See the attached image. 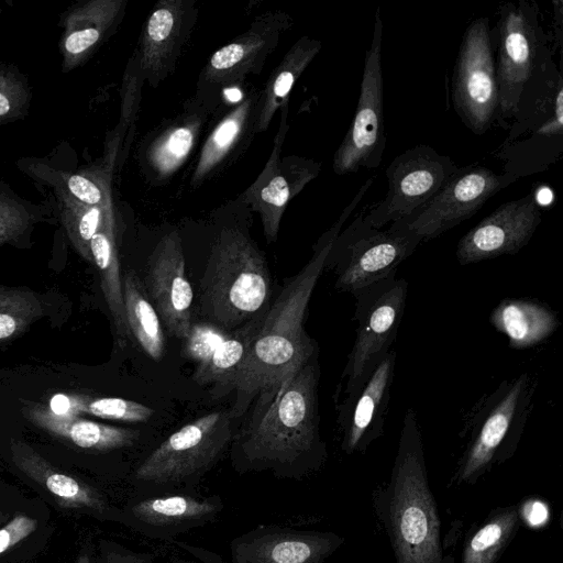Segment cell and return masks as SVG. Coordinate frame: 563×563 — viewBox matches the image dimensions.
<instances>
[{
	"mask_svg": "<svg viewBox=\"0 0 563 563\" xmlns=\"http://www.w3.org/2000/svg\"><path fill=\"white\" fill-rule=\"evenodd\" d=\"M146 292L167 331L184 341L192 324L194 292L177 232L165 235L153 250L147 263Z\"/></svg>",
	"mask_w": 563,
	"mask_h": 563,
	"instance_id": "cell-18",
	"label": "cell"
},
{
	"mask_svg": "<svg viewBox=\"0 0 563 563\" xmlns=\"http://www.w3.org/2000/svg\"><path fill=\"white\" fill-rule=\"evenodd\" d=\"M229 333L230 331L208 321L192 323L184 340L185 354L199 364L213 352Z\"/></svg>",
	"mask_w": 563,
	"mask_h": 563,
	"instance_id": "cell-36",
	"label": "cell"
},
{
	"mask_svg": "<svg viewBox=\"0 0 563 563\" xmlns=\"http://www.w3.org/2000/svg\"><path fill=\"white\" fill-rule=\"evenodd\" d=\"M0 517H1V515H0Z\"/></svg>",
	"mask_w": 563,
	"mask_h": 563,
	"instance_id": "cell-46",
	"label": "cell"
},
{
	"mask_svg": "<svg viewBox=\"0 0 563 563\" xmlns=\"http://www.w3.org/2000/svg\"><path fill=\"white\" fill-rule=\"evenodd\" d=\"M219 495L189 493L136 496L123 509L126 526L154 539H172L213 521L223 510Z\"/></svg>",
	"mask_w": 563,
	"mask_h": 563,
	"instance_id": "cell-19",
	"label": "cell"
},
{
	"mask_svg": "<svg viewBox=\"0 0 563 563\" xmlns=\"http://www.w3.org/2000/svg\"><path fill=\"white\" fill-rule=\"evenodd\" d=\"M42 313V302L35 294L0 287V341L15 336Z\"/></svg>",
	"mask_w": 563,
	"mask_h": 563,
	"instance_id": "cell-33",
	"label": "cell"
},
{
	"mask_svg": "<svg viewBox=\"0 0 563 563\" xmlns=\"http://www.w3.org/2000/svg\"><path fill=\"white\" fill-rule=\"evenodd\" d=\"M70 194L86 206H101L103 194L100 187L81 175H71L67 180Z\"/></svg>",
	"mask_w": 563,
	"mask_h": 563,
	"instance_id": "cell-38",
	"label": "cell"
},
{
	"mask_svg": "<svg viewBox=\"0 0 563 563\" xmlns=\"http://www.w3.org/2000/svg\"><path fill=\"white\" fill-rule=\"evenodd\" d=\"M109 219L110 214L102 205L87 206L76 214L69 228V234L78 252L89 262H92L90 241Z\"/></svg>",
	"mask_w": 563,
	"mask_h": 563,
	"instance_id": "cell-35",
	"label": "cell"
},
{
	"mask_svg": "<svg viewBox=\"0 0 563 563\" xmlns=\"http://www.w3.org/2000/svg\"><path fill=\"white\" fill-rule=\"evenodd\" d=\"M490 323L507 335L512 349L541 343L558 328L559 319L547 306L523 299H504L490 313Z\"/></svg>",
	"mask_w": 563,
	"mask_h": 563,
	"instance_id": "cell-24",
	"label": "cell"
},
{
	"mask_svg": "<svg viewBox=\"0 0 563 563\" xmlns=\"http://www.w3.org/2000/svg\"><path fill=\"white\" fill-rule=\"evenodd\" d=\"M101 36L99 27H86L70 33L65 41V49L70 55H80L98 43Z\"/></svg>",
	"mask_w": 563,
	"mask_h": 563,
	"instance_id": "cell-39",
	"label": "cell"
},
{
	"mask_svg": "<svg viewBox=\"0 0 563 563\" xmlns=\"http://www.w3.org/2000/svg\"><path fill=\"white\" fill-rule=\"evenodd\" d=\"M199 126L200 121L192 118L175 124L156 140L148 159L159 176H168L184 163L195 144Z\"/></svg>",
	"mask_w": 563,
	"mask_h": 563,
	"instance_id": "cell-32",
	"label": "cell"
},
{
	"mask_svg": "<svg viewBox=\"0 0 563 563\" xmlns=\"http://www.w3.org/2000/svg\"><path fill=\"white\" fill-rule=\"evenodd\" d=\"M123 301L126 324L143 352L154 361H159L165 351V335L161 319L148 299L146 289L132 272L122 277Z\"/></svg>",
	"mask_w": 563,
	"mask_h": 563,
	"instance_id": "cell-28",
	"label": "cell"
},
{
	"mask_svg": "<svg viewBox=\"0 0 563 563\" xmlns=\"http://www.w3.org/2000/svg\"><path fill=\"white\" fill-rule=\"evenodd\" d=\"M396 357L390 349L339 407L341 448L346 454L364 453L383 434Z\"/></svg>",
	"mask_w": 563,
	"mask_h": 563,
	"instance_id": "cell-17",
	"label": "cell"
},
{
	"mask_svg": "<svg viewBox=\"0 0 563 563\" xmlns=\"http://www.w3.org/2000/svg\"><path fill=\"white\" fill-rule=\"evenodd\" d=\"M515 181V177L486 166L459 167L423 207L391 224L415 233L421 241L434 239L473 217L488 199Z\"/></svg>",
	"mask_w": 563,
	"mask_h": 563,
	"instance_id": "cell-14",
	"label": "cell"
},
{
	"mask_svg": "<svg viewBox=\"0 0 563 563\" xmlns=\"http://www.w3.org/2000/svg\"><path fill=\"white\" fill-rule=\"evenodd\" d=\"M528 374L504 380L479 402L472 416L470 439L451 483L474 485L494 466L510 459L519 444L532 401Z\"/></svg>",
	"mask_w": 563,
	"mask_h": 563,
	"instance_id": "cell-8",
	"label": "cell"
},
{
	"mask_svg": "<svg viewBox=\"0 0 563 563\" xmlns=\"http://www.w3.org/2000/svg\"><path fill=\"white\" fill-rule=\"evenodd\" d=\"M37 519L25 514H18L0 529V554L29 537L36 528Z\"/></svg>",
	"mask_w": 563,
	"mask_h": 563,
	"instance_id": "cell-37",
	"label": "cell"
},
{
	"mask_svg": "<svg viewBox=\"0 0 563 563\" xmlns=\"http://www.w3.org/2000/svg\"><path fill=\"white\" fill-rule=\"evenodd\" d=\"M541 18L536 1H505L489 26L499 100L496 124L506 130L523 90L554 60L555 48Z\"/></svg>",
	"mask_w": 563,
	"mask_h": 563,
	"instance_id": "cell-5",
	"label": "cell"
},
{
	"mask_svg": "<svg viewBox=\"0 0 563 563\" xmlns=\"http://www.w3.org/2000/svg\"><path fill=\"white\" fill-rule=\"evenodd\" d=\"M256 99L252 97L243 101L216 126L202 147L195 168L192 184L206 178L230 154L242 137L249 119L253 117L257 108Z\"/></svg>",
	"mask_w": 563,
	"mask_h": 563,
	"instance_id": "cell-31",
	"label": "cell"
},
{
	"mask_svg": "<svg viewBox=\"0 0 563 563\" xmlns=\"http://www.w3.org/2000/svg\"><path fill=\"white\" fill-rule=\"evenodd\" d=\"M508 134L493 155L515 177L548 170L563 154V76L553 60L522 92Z\"/></svg>",
	"mask_w": 563,
	"mask_h": 563,
	"instance_id": "cell-6",
	"label": "cell"
},
{
	"mask_svg": "<svg viewBox=\"0 0 563 563\" xmlns=\"http://www.w3.org/2000/svg\"><path fill=\"white\" fill-rule=\"evenodd\" d=\"M26 416L47 432L79 448L98 452L131 448L139 442L141 435L137 430L103 424L78 416H57L41 405L27 407Z\"/></svg>",
	"mask_w": 563,
	"mask_h": 563,
	"instance_id": "cell-21",
	"label": "cell"
},
{
	"mask_svg": "<svg viewBox=\"0 0 563 563\" xmlns=\"http://www.w3.org/2000/svg\"><path fill=\"white\" fill-rule=\"evenodd\" d=\"M269 297V271L254 243L239 231H223L201 279L203 317L231 332L264 314Z\"/></svg>",
	"mask_w": 563,
	"mask_h": 563,
	"instance_id": "cell-4",
	"label": "cell"
},
{
	"mask_svg": "<svg viewBox=\"0 0 563 563\" xmlns=\"http://www.w3.org/2000/svg\"><path fill=\"white\" fill-rule=\"evenodd\" d=\"M10 110V101L7 96L0 92V115H4Z\"/></svg>",
	"mask_w": 563,
	"mask_h": 563,
	"instance_id": "cell-44",
	"label": "cell"
},
{
	"mask_svg": "<svg viewBox=\"0 0 563 563\" xmlns=\"http://www.w3.org/2000/svg\"><path fill=\"white\" fill-rule=\"evenodd\" d=\"M344 538L331 531L262 525L230 544L231 563H324Z\"/></svg>",
	"mask_w": 563,
	"mask_h": 563,
	"instance_id": "cell-16",
	"label": "cell"
},
{
	"mask_svg": "<svg viewBox=\"0 0 563 563\" xmlns=\"http://www.w3.org/2000/svg\"><path fill=\"white\" fill-rule=\"evenodd\" d=\"M541 220V207L533 192L507 201L461 238L456 258L461 265H468L516 254L529 243Z\"/></svg>",
	"mask_w": 563,
	"mask_h": 563,
	"instance_id": "cell-15",
	"label": "cell"
},
{
	"mask_svg": "<svg viewBox=\"0 0 563 563\" xmlns=\"http://www.w3.org/2000/svg\"><path fill=\"white\" fill-rule=\"evenodd\" d=\"M16 464L35 475L57 499L75 507L87 508L101 517L126 526L123 510L113 508L99 493L77 479L53 470L30 448L21 443L12 445Z\"/></svg>",
	"mask_w": 563,
	"mask_h": 563,
	"instance_id": "cell-23",
	"label": "cell"
},
{
	"mask_svg": "<svg viewBox=\"0 0 563 563\" xmlns=\"http://www.w3.org/2000/svg\"><path fill=\"white\" fill-rule=\"evenodd\" d=\"M77 563H90L89 556L87 554L81 555Z\"/></svg>",
	"mask_w": 563,
	"mask_h": 563,
	"instance_id": "cell-45",
	"label": "cell"
},
{
	"mask_svg": "<svg viewBox=\"0 0 563 563\" xmlns=\"http://www.w3.org/2000/svg\"><path fill=\"white\" fill-rule=\"evenodd\" d=\"M282 25L277 18L261 19L247 33L214 52L205 69L206 80L232 82L249 73L269 54Z\"/></svg>",
	"mask_w": 563,
	"mask_h": 563,
	"instance_id": "cell-22",
	"label": "cell"
},
{
	"mask_svg": "<svg viewBox=\"0 0 563 563\" xmlns=\"http://www.w3.org/2000/svg\"><path fill=\"white\" fill-rule=\"evenodd\" d=\"M522 508L529 510V516H526L523 518H527L534 526L543 522L544 519L547 518V508L543 504L539 501L532 504L527 503Z\"/></svg>",
	"mask_w": 563,
	"mask_h": 563,
	"instance_id": "cell-43",
	"label": "cell"
},
{
	"mask_svg": "<svg viewBox=\"0 0 563 563\" xmlns=\"http://www.w3.org/2000/svg\"><path fill=\"white\" fill-rule=\"evenodd\" d=\"M285 109L286 107L282 112V126L271 159L244 195L245 201L261 216L267 242L276 239L282 216L289 200L320 172V164L311 159L290 157L284 162L279 161L280 146L286 133Z\"/></svg>",
	"mask_w": 563,
	"mask_h": 563,
	"instance_id": "cell-20",
	"label": "cell"
},
{
	"mask_svg": "<svg viewBox=\"0 0 563 563\" xmlns=\"http://www.w3.org/2000/svg\"><path fill=\"white\" fill-rule=\"evenodd\" d=\"M185 3L163 1L150 15L143 33L141 69L151 77L165 71L179 45Z\"/></svg>",
	"mask_w": 563,
	"mask_h": 563,
	"instance_id": "cell-25",
	"label": "cell"
},
{
	"mask_svg": "<svg viewBox=\"0 0 563 563\" xmlns=\"http://www.w3.org/2000/svg\"><path fill=\"white\" fill-rule=\"evenodd\" d=\"M372 503L396 563H446L422 434L411 408L404 417L390 476L373 490Z\"/></svg>",
	"mask_w": 563,
	"mask_h": 563,
	"instance_id": "cell-3",
	"label": "cell"
},
{
	"mask_svg": "<svg viewBox=\"0 0 563 563\" xmlns=\"http://www.w3.org/2000/svg\"><path fill=\"white\" fill-rule=\"evenodd\" d=\"M552 4H553V12H554V15H553L554 33L551 35V38H552L554 48L556 49V47H559L561 49L562 48V26H563V22H562L563 3L561 0H554L552 2Z\"/></svg>",
	"mask_w": 563,
	"mask_h": 563,
	"instance_id": "cell-42",
	"label": "cell"
},
{
	"mask_svg": "<svg viewBox=\"0 0 563 563\" xmlns=\"http://www.w3.org/2000/svg\"><path fill=\"white\" fill-rule=\"evenodd\" d=\"M92 262L100 275L101 289L110 310L117 334L122 344L129 339L122 276L115 245L112 219H109L93 235L89 244Z\"/></svg>",
	"mask_w": 563,
	"mask_h": 563,
	"instance_id": "cell-30",
	"label": "cell"
},
{
	"mask_svg": "<svg viewBox=\"0 0 563 563\" xmlns=\"http://www.w3.org/2000/svg\"><path fill=\"white\" fill-rule=\"evenodd\" d=\"M363 212L339 233L325 262L336 275L335 287L351 295L396 275L399 264L422 242L396 224L386 230L368 227Z\"/></svg>",
	"mask_w": 563,
	"mask_h": 563,
	"instance_id": "cell-9",
	"label": "cell"
},
{
	"mask_svg": "<svg viewBox=\"0 0 563 563\" xmlns=\"http://www.w3.org/2000/svg\"><path fill=\"white\" fill-rule=\"evenodd\" d=\"M489 26L487 16H478L466 26L452 75L453 108L476 135L496 125L499 109Z\"/></svg>",
	"mask_w": 563,
	"mask_h": 563,
	"instance_id": "cell-12",
	"label": "cell"
},
{
	"mask_svg": "<svg viewBox=\"0 0 563 563\" xmlns=\"http://www.w3.org/2000/svg\"><path fill=\"white\" fill-rule=\"evenodd\" d=\"M383 21L375 10L371 43L366 49L361 90L351 125L333 156L338 175L379 166L386 147L382 69Z\"/></svg>",
	"mask_w": 563,
	"mask_h": 563,
	"instance_id": "cell-11",
	"label": "cell"
},
{
	"mask_svg": "<svg viewBox=\"0 0 563 563\" xmlns=\"http://www.w3.org/2000/svg\"><path fill=\"white\" fill-rule=\"evenodd\" d=\"M407 291V282L394 275L353 295L357 327L342 375L346 379L345 395L351 394L391 349L405 311Z\"/></svg>",
	"mask_w": 563,
	"mask_h": 563,
	"instance_id": "cell-10",
	"label": "cell"
},
{
	"mask_svg": "<svg viewBox=\"0 0 563 563\" xmlns=\"http://www.w3.org/2000/svg\"><path fill=\"white\" fill-rule=\"evenodd\" d=\"M231 420L229 412L213 411L172 433L135 467L136 496L197 494L201 477L233 440Z\"/></svg>",
	"mask_w": 563,
	"mask_h": 563,
	"instance_id": "cell-7",
	"label": "cell"
},
{
	"mask_svg": "<svg viewBox=\"0 0 563 563\" xmlns=\"http://www.w3.org/2000/svg\"><path fill=\"white\" fill-rule=\"evenodd\" d=\"M320 41L308 36L301 37L285 55L275 69L260 97L255 120V132L264 131L279 107H285L288 95L302 71L319 53Z\"/></svg>",
	"mask_w": 563,
	"mask_h": 563,
	"instance_id": "cell-27",
	"label": "cell"
},
{
	"mask_svg": "<svg viewBox=\"0 0 563 563\" xmlns=\"http://www.w3.org/2000/svg\"><path fill=\"white\" fill-rule=\"evenodd\" d=\"M373 180L369 177L360 187L336 222L319 239L310 261L287 280L264 313L231 386V390L236 391L229 411L232 419L243 416L253 401H269L279 387L317 354V344L303 327L307 307L336 236Z\"/></svg>",
	"mask_w": 563,
	"mask_h": 563,
	"instance_id": "cell-1",
	"label": "cell"
},
{
	"mask_svg": "<svg viewBox=\"0 0 563 563\" xmlns=\"http://www.w3.org/2000/svg\"><path fill=\"white\" fill-rule=\"evenodd\" d=\"M79 412L102 419L125 422H145L151 419L154 410L151 407L130 399L119 397L91 398L81 395Z\"/></svg>",
	"mask_w": 563,
	"mask_h": 563,
	"instance_id": "cell-34",
	"label": "cell"
},
{
	"mask_svg": "<svg viewBox=\"0 0 563 563\" xmlns=\"http://www.w3.org/2000/svg\"><path fill=\"white\" fill-rule=\"evenodd\" d=\"M81 395H54L46 407L52 413L57 416H77L80 409Z\"/></svg>",
	"mask_w": 563,
	"mask_h": 563,
	"instance_id": "cell-41",
	"label": "cell"
},
{
	"mask_svg": "<svg viewBox=\"0 0 563 563\" xmlns=\"http://www.w3.org/2000/svg\"><path fill=\"white\" fill-rule=\"evenodd\" d=\"M317 354L267 402H254L250 420L232 441L231 461L241 474L272 471L299 479L327 459L319 430Z\"/></svg>",
	"mask_w": 563,
	"mask_h": 563,
	"instance_id": "cell-2",
	"label": "cell"
},
{
	"mask_svg": "<svg viewBox=\"0 0 563 563\" xmlns=\"http://www.w3.org/2000/svg\"><path fill=\"white\" fill-rule=\"evenodd\" d=\"M450 156L419 144L397 155L386 168L385 197L363 212L368 227L382 229L423 207L457 170Z\"/></svg>",
	"mask_w": 563,
	"mask_h": 563,
	"instance_id": "cell-13",
	"label": "cell"
},
{
	"mask_svg": "<svg viewBox=\"0 0 563 563\" xmlns=\"http://www.w3.org/2000/svg\"><path fill=\"white\" fill-rule=\"evenodd\" d=\"M521 522L519 504L493 509L465 538L462 563H496Z\"/></svg>",
	"mask_w": 563,
	"mask_h": 563,
	"instance_id": "cell-29",
	"label": "cell"
},
{
	"mask_svg": "<svg viewBox=\"0 0 563 563\" xmlns=\"http://www.w3.org/2000/svg\"><path fill=\"white\" fill-rule=\"evenodd\" d=\"M102 563H155L148 553H136L120 547L109 549L103 555ZM174 563H190L187 561H176Z\"/></svg>",
	"mask_w": 563,
	"mask_h": 563,
	"instance_id": "cell-40",
	"label": "cell"
},
{
	"mask_svg": "<svg viewBox=\"0 0 563 563\" xmlns=\"http://www.w3.org/2000/svg\"><path fill=\"white\" fill-rule=\"evenodd\" d=\"M263 316L231 331L205 361L197 364L192 375L194 380L200 385H214L213 391L217 397L230 393Z\"/></svg>",
	"mask_w": 563,
	"mask_h": 563,
	"instance_id": "cell-26",
	"label": "cell"
}]
</instances>
